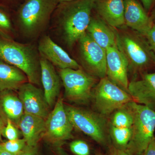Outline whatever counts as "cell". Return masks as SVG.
Instances as JSON below:
<instances>
[{
    "instance_id": "7",
    "label": "cell",
    "mask_w": 155,
    "mask_h": 155,
    "mask_svg": "<svg viewBox=\"0 0 155 155\" xmlns=\"http://www.w3.org/2000/svg\"><path fill=\"white\" fill-rule=\"evenodd\" d=\"M59 75L64 88V97L69 101L84 104L91 100L92 92L97 83V78L82 68L59 69Z\"/></svg>"
},
{
    "instance_id": "19",
    "label": "cell",
    "mask_w": 155,
    "mask_h": 155,
    "mask_svg": "<svg viewBox=\"0 0 155 155\" xmlns=\"http://www.w3.org/2000/svg\"><path fill=\"white\" fill-rule=\"evenodd\" d=\"M45 120L41 117L24 113L21 117L18 127L28 145H38L43 138L45 130Z\"/></svg>"
},
{
    "instance_id": "37",
    "label": "cell",
    "mask_w": 155,
    "mask_h": 155,
    "mask_svg": "<svg viewBox=\"0 0 155 155\" xmlns=\"http://www.w3.org/2000/svg\"><path fill=\"white\" fill-rule=\"evenodd\" d=\"M95 155H104V154H103L101 152L98 151L96 152V153H95Z\"/></svg>"
},
{
    "instance_id": "30",
    "label": "cell",
    "mask_w": 155,
    "mask_h": 155,
    "mask_svg": "<svg viewBox=\"0 0 155 155\" xmlns=\"http://www.w3.org/2000/svg\"><path fill=\"white\" fill-rule=\"evenodd\" d=\"M145 36L155 56V25H153Z\"/></svg>"
},
{
    "instance_id": "16",
    "label": "cell",
    "mask_w": 155,
    "mask_h": 155,
    "mask_svg": "<svg viewBox=\"0 0 155 155\" xmlns=\"http://www.w3.org/2000/svg\"><path fill=\"white\" fill-rule=\"evenodd\" d=\"M41 80L46 100L50 108L55 104L61 91L62 81L54 65L40 56Z\"/></svg>"
},
{
    "instance_id": "34",
    "label": "cell",
    "mask_w": 155,
    "mask_h": 155,
    "mask_svg": "<svg viewBox=\"0 0 155 155\" xmlns=\"http://www.w3.org/2000/svg\"><path fill=\"white\" fill-rule=\"evenodd\" d=\"M0 155H16L9 152L0 145Z\"/></svg>"
},
{
    "instance_id": "25",
    "label": "cell",
    "mask_w": 155,
    "mask_h": 155,
    "mask_svg": "<svg viewBox=\"0 0 155 155\" xmlns=\"http://www.w3.org/2000/svg\"><path fill=\"white\" fill-rule=\"evenodd\" d=\"M70 150L75 155H91L90 147L86 141L81 140H73L69 144Z\"/></svg>"
},
{
    "instance_id": "29",
    "label": "cell",
    "mask_w": 155,
    "mask_h": 155,
    "mask_svg": "<svg viewBox=\"0 0 155 155\" xmlns=\"http://www.w3.org/2000/svg\"><path fill=\"white\" fill-rule=\"evenodd\" d=\"M108 155H133L129 150L121 149L114 147L113 144H110L109 146Z\"/></svg>"
},
{
    "instance_id": "5",
    "label": "cell",
    "mask_w": 155,
    "mask_h": 155,
    "mask_svg": "<svg viewBox=\"0 0 155 155\" xmlns=\"http://www.w3.org/2000/svg\"><path fill=\"white\" fill-rule=\"evenodd\" d=\"M127 105L133 117L131 139L127 149L133 155H140L154 137L155 111L134 101Z\"/></svg>"
},
{
    "instance_id": "31",
    "label": "cell",
    "mask_w": 155,
    "mask_h": 155,
    "mask_svg": "<svg viewBox=\"0 0 155 155\" xmlns=\"http://www.w3.org/2000/svg\"><path fill=\"white\" fill-rule=\"evenodd\" d=\"M139 1L149 14L155 8V0H139Z\"/></svg>"
},
{
    "instance_id": "9",
    "label": "cell",
    "mask_w": 155,
    "mask_h": 155,
    "mask_svg": "<svg viewBox=\"0 0 155 155\" xmlns=\"http://www.w3.org/2000/svg\"><path fill=\"white\" fill-rule=\"evenodd\" d=\"M73 128L63 98L59 97L46 119L45 130L43 138L51 145L60 147L73 138Z\"/></svg>"
},
{
    "instance_id": "33",
    "label": "cell",
    "mask_w": 155,
    "mask_h": 155,
    "mask_svg": "<svg viewBox=\"0 0 155 155\" xmlns=\"http://www.w3.org/2000/svg\"><path fill=\"white\" fill-rule=\"evenodd\" d=\"M6 122L7 121L0 115V143L3 142L2 136H3V132L6 126Z\"/></svg>"
},
{
    "instance_id": "28",
    "label": "cell",
    "mask_w": 155,
    "mask_h": 155,
    "mask_svg": "<svg viewBox=\"0 0 155 155\" xmlns=\"http://www.w3.org/2000/svg\"><path fill=\"white\" fill-rule=\"evenodd\" d=\"M17 155H40L38 145L30 146L26 144L24 149Z\"/></svg>"
},
{
    "instance_id": "21",
    "label": "cell",
    "mask_w": 155,
    "mask_h": 155,
    "mask_svg": "<svg viewBox=\"0 0 155 155\" xmlns=\"http://www.w3.org/2000/svg\"><path fill=\"white\" fill-rule=\"evenodd\" d=\"M28 82L27 76L17 67L0 60V92L18 91Z\"/></svg>"
},
{
    "instance_id": "18",
    "label": "cell",
    "mask_w": 155,
    "mask_h": 155,
    "mask_svg": "<svg viewBox=\"0 0 155 155\" xmlns=\"http://www.w3.org/2000/svg\"><path fill=\"white\" fill-rule=\"evenodd\" d=\"M86 32L100 46L104 49L116 45V28L108 25L97 15L92 16Z\"/></svg>"
},
{
    "instance_id": "15",
    "label": "cell",
    "mask_w": 155,
    "mask_h": 155,
    "mask_svg": "<svg viewBox=\"0 0 155 155\" xmlns=\"http://www.w3.org/2000/svg\"><path fill=\"white\" fill-rule=\"evenodd\" d=\"M124 19L127 28L147 35L154 24L138 0H124Z\"/></svg>"
},
{
    "instance_id": "6",
    "label": "cell",
    "mask_w": 155,
    "mask_h": 155,
    "mask_svg": "<svg viewBox=\"0 0 155 155\" xmlns=\"http://www.w3.org/2000/svg\"><path fill=\"white\" fill-rule=\"evenodd\" d=\"M65 107L74 128L99 144L109 146V126L106 116L97 112L70 105H65Z\"/></svg>"
},
{
    "instance_id": "2",
    "label": "cell",
    "mask_w": 155,
    "mask_h": 155,
    "mask_svg": "<svg viewBox=\"0 0 155 155\" xmlns=\"http://www.w3.org/2000/svg\"><path fill=\"white\" fill-rule=\"evenodd\" d=\"M0 60L17 67L27 76L28 82L40 86V55L30 45L16 42L9 37H0Z\"/></svg>"
},
{
    "instance_id": "14",
    "label": "cell",
    "mask_w": 155,
    "mask_h": 155,
    "mask_svg": "<svg viewBox=\"0 0 155 155\" xmlns=\"http://www.w3.org/2000/svg\"><path fill=\"white\" fill-rule=\"evenodd\" d=\"M38 51L41 57L46 59L59 69H77L82 68L66 51L48 35L43 37L40 41Z\"/></svg>"
},
{
    "instance_id": "17",
    "label": "cell",
    "mask_w": 155,
    "mask_h": 155,
    "mask_svg": "<svg viewBox=\"0 0 155 155\" xmlns=\"http://www.w3.org/2000/svg\"><path fill=\"white\" fill-rule=\"evenodd\" d=\"M94 9L112 28L118 29L125 26L124 0H95Z\"/></svg>"
},
{
    "instance_id": "3",
    "label": "cell",
    "mask_w": 155,
    "mask_h": 155,
    "mask_svg": "<svg viewBox=\"0 0 155 155\" xmlns=\"http://www.w3.org/2000/svg\"><path fill=\"white\" fill-rule=\"evenodd\" d=\"M95 0L60 3L59 20L64 40L69 47L86 32Z\"/></svg>"
},
{
    "instance_id": "11",
    "label": "cell",
    "mask_w": 155,
    "mask_h": 155,
    "mask_svg": "<svg viewBox=\"0 0 155 155\" xmlns=\"http://www.w3.org/2000/svg\"><path fill=\"white\" fill-rule=\"evenodd\" d=\"M18 95L22 103L24 113L47 119L51 112V108L41 88L27 82L19 87Z\"/></svg>"
},
{
    "instance_id": "24",
    "label": "cell",
    "mask_w": 155,
    "mask_h": 155,
    "mask_svg": "<svg viewBox=\"0 0 155 155\" xmlns=\"http://www.w3.org/2000/svg\"><path fill=\"white\" fill-rule=\"evenodd\" d=\"M26 144V141L23 138L14 140H8L5 142L0 143V145L4 149L16 155H18L24 149Z\"/></svg>"
},
{
    "instance_id": "36",
    "label": "cell",
    "mask_w": 155,
    "mask_h": 155,
    "mask_svg": "<svg viewBox=\"0 0 155 155\" xmlns=\"http://www.w3.org/2000/svg\"><path fill=\"white\" fill-rule=\"evenodd\" d=\"M59 2L65 3V2H73V1H76V0H59Z\"/></svg>"
},
{
    "instance_id": "22",
    "label": "cell",
    "mask_w": 155,
    "mask_h": 155,
    "mask_svg": "<svg viewBox=\"0 0 155 155\" xmlns=\"http://www.w3.org/2000/svg\"><path fill=\"white\" fill-rule=\"evenodd\" d=\"M109 134L114 147L121 149H127L131 139V127H118L109 125Z\"/></svg>"
},
{
    "instance_id": "27",
    "label": "cell",
    "mask_w": 155,
    "mask_h": 155,
    "mask_svg": "<svg viewBox=\"0 0 155 155\" xmlns=\"http://www.w3.org/2000/svg\"><path fill=\"white\" fill-rule=\"evenodd\" d=\"M17 127L10 119H7L6 126L3 131V136L8 140L19 138V130Z\"/></svg>"
},
{
    "instance_id": "23",
    "label": "cell",
    "mask_w": 155,
    "mask_h": 155,
    "mask_svg": "<svg viewBox=\"0 0 155 155\" xmlns=\"http://www.w3.org/2000/svg\"><path fill=\"white\" fill-rule=\"evenodd\" d=\"M133 117L130 109L126 104L114 112L110 125L118 127H131Z\"/></svg>"
},
{
    "instance_id": "10",
    "label": "cell",
    "mask_w": 155,
    "mask_h": 155,
    "mask_svg": "<svg viewBox=\"0 0 155 155\" xmlns=\"http://www.w3.org/2000/svg\"><path fill=\"white\" fill-rule=\"evenodd\" d=\"M81 61L86 72L97 78L106 76V50L85 32L78 41Z\"/></svg>"
},
{
    "instance_id": "12",
    "label": "cell",
    "mask_w": 155,
    "mask_h": 155,
    "mask_svg": "<svg viewBox=\"0 0 155 155\" xmlns=\"http://www.w3.org/2000/svg\"><path fill=\"white\" fill-rule=\"evenodd\" d=\"M128 65L117 46L106 49V76L128 93Z\"/></svg>"
},
{
    "instance_id": "20",
    "label": "cell",
    "mask_w": 155,
    "mask_h": 155,
    "mask_svg": "<svg viewBox=\"0 0 155 155\" xmlns=\"http://www.w3.org/2000/svg\"><path fill=\"white\" fill-rule=\"evenodd\" d=\"M24 114L23 106L18 94L13 91L0 92V115L6 121L10 119L18 127Z\"/></svg>"
},
{
    "instance_id": "32",
    "label": "cell",
    "mask_w": 155,
    "mask_h": 155,
    "mask_svg": "<svg viewBox=\"0 0 155 155\" xmlns=\"http://www.w3.org/2000/svg\"><path fill=\"white\" fill-rule=\"evenodd\" d=\"M143 153L145 155H155V136Z\"/></svg>"
},
{
    "instance_id": "1",
    "label": "cell",
    "mask_w": 155,
    "mask_h": 155,
    "mask_svg": "<svg viewBox=\"0 0 155 155\" xmlns=\"http://www.w3.org/2000/svg\"><path fill=\"white\" fill-rule=\"evenodd\" d=\"M116 45L128 65V72L140 75L155 68V56L145 35L126 26L116 29Z\"/></svg>"
},
{
    "instance_id": "4",
    "label": "cell",
    "mask_w": 155,
    "mask_h": 155,
    "mask_svg": "<svg viewBox=\"0 0 155 155\" xmlns=\"http://www.w3.org/2000/svg\"><path fill=\"white\" fill-rule=\"evenodd\" d=\"M59 0H26L20 7L18 20L25 36L35 37L47 27Z\"/></svg>"
},
{
    "instance_id": "26",
    "label": "cell",
    "mask_w": 155,
    "mask_h": 155,
    "mask_svg": "<svg viewBox=\"0 0 155 155\" xmlns=\"http://www.w3.org/2000/svg\"><path fill=\"white\" fill-rule=\"evenodd\" d=\"M12 31L13 27L10 17L5 11L0 9V33L9 37Z\"/></svg>"
},
{
    "instance_id": "35",
    "label": "cell",
    "mask_w": 155,
    "mask_h": 155,
    "mask_svg": "<svg viewBox=\"0 0 155 155\" xmlns=\"http://www.w3.org/2000/svg\"><path fill=\"white\" fill-rule=\"evenodd\" d=\"M150 16L151 18L153 23L155 25V8L150 13Z\"/></svg>"
},
{
    "instance_id": "13",
    "label": "cell",
    "mask_w": 155,
    "mask_h": 155,
    "mask_svg": "<svg viewBox=\"0 0 155 155\" xmlns=\"http://www.w3.org/2000/svg\"><path fill=\"white\" fill-rule=\"evenodd\" d=\"M128 93L134 102L155 111V72L143 73L129 82Z\"/></svg>"
},
{
    "instance_id": "38",
    "label": "cell",
    "mask_w": 155,
    "mask_h": 155,
    "mask_svg": "<svg viewBox=\"0 0 155 155\" xmlns=\"http://www.w3.org/2000/svg\"><path fill=\"white\" fill-rule=\"evenodd\" d=\"M140 155H145V154L144 153H142L141 154H140Z\"/></svg>"
},
{
    "instance_id": "8",
    "label": "cell",
    "mask_w": 155,
    "mask_h": 155,
    "mask_svg": "<svg viewBox=\"0 0 155 155\" xmlns=\"http://www.w3.org/2000/svg\"><path fill=\"white\" fill-rule=\"evenodd\" d=\"M91 100L96 112L107 116L130 102V94L111 81L107 76L101 78L92 92Z\"/></svg>"
}]
</instances>
